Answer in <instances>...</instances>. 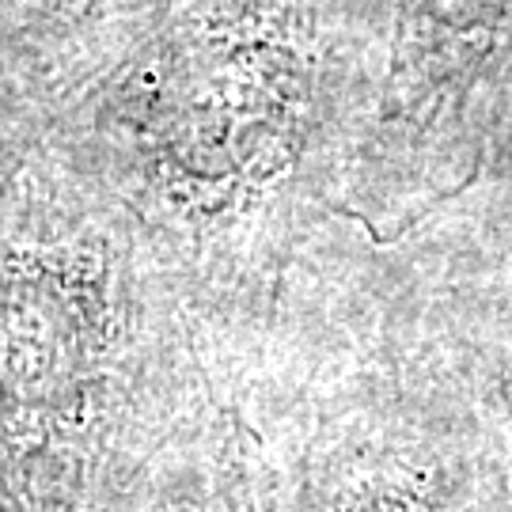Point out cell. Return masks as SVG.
<instances>
[{"label":"cell","mask_w":512,"mask_h":512,"mask_svg":"<svg viewBox=\"0 0 512 512\" xmlns=\"http://www.w3.org/2000/svg\"><path fill=\"white\" fill-rule=\"evenodd\" d=\"M512 73V0H399L384 103L330 183L338 213L391 243L475 183L478 99Z\"/></svg>","instance_id":"1"}]
</instances>
